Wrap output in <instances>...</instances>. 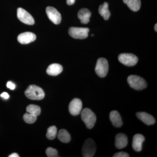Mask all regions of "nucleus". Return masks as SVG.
Segmentation results:
<instances>
[{
  "label": "nucleus",
  "mask_w": 157,
  "mask_h": 157,
  "mask_svg": "<svg viewBox=\"0 0 157 157\" xmlns=\"http://www.w3.org/2000/svg\"><path fill=\"white\" fill-rule=\"evenodd\" d=\"M25 96L33 100H41L45 97V93L41 88L36 85H30L25 91Z\"/></svg>",
  "instance_id": "1"
},
{
  "label": "nucleus",
  "mask_w": 157,
  "mask_h": 157,
  "mask_svg": "<svg viewBox=\"0 0 157 157\" xmlns=\"http://www.w3.org/2000/svg\"><path fill=\"white\" fill-rule=\"evenodd\" d=\"M81 119L88 128L94 126L97 121L95 114L89 108H85L81 112Z\"/></svg>",
  "instance_id": "2"
},
{
  "label": "nucleus",
  "mask_w": 157,
  "mask_h": 157,
  "mask_svg": "<svg viewBox=\"0 0 157 157\" xmlns=\"http://www.w3.org/2000/svg\"><path fill=\"white\" fill-rule=\"evenodd\" d=\"M128 82L131 87L136 90H143L147 86L145 80L142 77L136 75L129 76Z\"/></svg>",
  "instance_id": "3"
},
{
  "label": "nucleus",
  "mask_w": 157,
  "mask_h": 157,
  "mask_svg": "<svg viewBox=\"0 0 157 157\" xmlns=\"http://www.w3.org/2000/svg\"><path fill=\"white\" fill-rule=\"evenodd\" d=\"M96 151V145L94 141L91 138L86 139L82 149V154L83 157H94Z\"/></svg>",
  "instance_id": "4"
},
{
  "label": "nucleus",
  "mask_w": 157,
  "mask_h": 157,
  "mask_svg": "<svg viewBox=\"0 0 157 157\" xmlns=\"http://www.w3.org/2000/svg\"><path fill=\"white\" fill-rule=\"evenodd\" d=\"M109 64L107 60L104 58L98 59L95 68L97 75L101 78H104L107 76Z\"/></svg>",
  "instance_id": "5"
},
{
  "label": "nucleus",
  "mask_w": 157,
  "mask_h": 157,
  "mask_svg": "<svg viewBox=\"0 0 157 157\" xmlns=\"http://www.w3.org/2000/svg\"><path fill=\"white\" fill-rule=\"evenodd\" d=\"M89 29L87 28L71 27L69 30V35L76 39H84L88 36Z\"/></svg>",
  "instance_id": "6"
},
{
  "label": "nucleus",
  "mask_w": 157,
  "mask_h": 157,
  "mask_svg": "<svg viewBox=\"0 0 157 157\" xmlns=\"http://www.w3.org/2000/svg\"><path fill=\"white\" fill-rule=\"evenodd\" d=\"M118 59L121 63L128 67L135 66L138 61V58L132 53L121 54L119 56Z\"/></svg>",
  "instance_id": "7"
},
{
  "label": "nucleus",
  "mask_w": 157,
  "mask_h": 157,
  "mask_svg": "<svg viewBox=\"0 0 157 157\" xmlns=\"http://www.w3.org/2000/svg\"><path fill=\"white\" fill-rule=\"evenodd\" d=\"M17 17L21 21L25 24L33 25L35 23V20L33 16L22 8L17 9Z\"/></svg>",
  "instance_id": "8"
},
{
  "label": "nucleus",
  "mask_w": 157,
  "mask_h": 157,
  "mask_svg": "<svg viewBox=\"0 0 157 157\" xmlns=\"http://www.w3.org/2000/svg\"><path fill=\"white\" fill-rule=\"evenodd\" d=\"M46 12L48 18L52 22L56 25L60 23L62 20L61 15L55 8L48 6L46 8Z\"/></svg>",
  "instance_id": "9"
},
{
  "label": "nucleus",
  "mask_w": 157,
  "mask_h": 157,
  "mask_svg": "<svg viewBox=\"0 0 157 157\" xmlns=\"http://www.w3.org/2000/svg\"><path fill=\"white\" fill-rule=\"evenodd\" d=\"M82 107V104L81 100L75 98L72 100L69 104V111L72 115H78L81 112Z\"/></svg>",
  "instance_id": "10"
},
{
  "label": "nucleus",
  "mask_w": 157,
  "mask_h": 157,
  "mask_svg": "<svg viewBox=\"0 0 157 157\" xmlns=\"http://www.w3.org/2000/svg\"><path fill=\"white\" fill-rule=\"evenodd\" d=\"M36 39V35L31 32H25L18 35L17 40L22 44H27L34 42Z\"/></svg>",
  "instance_id": "11"
},
{
  "label": "nucleus",
  "mask_w": 157,
  "mask_h": 157,
  "mask_svg": "<svg viewBox=\"0 0 157 157\" xmlns=\"http://www.w3.org/2000/svg\"><path fill=\"white\" fill-rule=\"evenodd\" d=\"M145 140V138L141 134H136L134 135L132 142V147L135 151H141L142 148V144Z\"/></svg>",
  "instance_id": "12"
},
{
  "label": "nucleus",
  "mask_w": 157,
  "mask_h": 157,
  "mask_svg": "<svg viewBox=\"0 0 157 157\" xmlns=\"http://www.w3.org/2000/svg\"><path fill=\"white\" fill-rule=\"evenodd\" d=\"M136 116L139 119L147 125L154 124L155 122V120L153 117L146 112L137 113H136Z\"/></svg>",
  "instance_id": "13"
},
{
  "label": "nucleus",
  "mask_w": 157,
  "mask_h": 157,
  "mask_svg": "<svg viewBox=\"0 0 157 157\" xmlns=\"http://www.w3.org/2000/svg\"><path fill=\"white\" fill-rule=\"evenodd\" d=\"M128 144V137L123 133L118 134L116 136L115 146L118 149L124 148Z\"/></svg>",
  "instance_id": "14"
},
{
  "label": "nucleus",
  "mask_w": 157,
  "mask_h": 157,
  "mask_svg": "<svg viewBox=\"0 0 157 157\" xmlns=\"http://www.w3.org/2000/svg\"><path fill=\"white\" fill-rule=\"evenodd\" d=\"M109 119L114 127L120 128L122 126V120L118 111L116 110L111 111L109 113Z\"/></svg>",
  "instance_id": "15"
},
{
  "label": "nucleus",
  "mask_w": 157,
  "mask_h": 157,
  "mask_svg": "<svg viewBox=\"0 0 157 157\" xmlns=\"http://www.w3.org/2000/svg\"><path fill=\"white\" fill-rule=\"evenodd\" d=\"M91 12L87 9H80L78 13V17L82 23L86 24L90 21Z\"/></svg>",
  "instance_id": "16"
},
{
  "label": "nucleus",
  "mask_w": 157,
  "mask_h": 157,
  "mask_svg": "<svg viewBox=\"0 0 157 157\" xmlns=\"http://www.w3.org/2000/svg\"><path fill=\"white\" fill-rule=\"evenodd\" d=\"M63 68L61 65L57 63H53L48 66L46 72L51 76H57L63 71Z\"/></svg>",
  "instance_id": "17"
},
{
  "label": "nucleus",
  "mask_w": 157,
  "mask_h": 157,
  "mask_svg": "<svg viewBox=\"0 0 157 157\" xmlns=\"http://www.w3.org/2000/svg\"><path fill=\"white\" fill-rule=\"evenodd\" d=\"M109 5L108 3L104 2L99 7V12L104 19L107 20L110 16V11L108 9Z\"/></svg>",
  "instance_id": "18"
},
{
  "label": "nucleus",
  "mask_w": 157,
  "mask_h": 157,
  "mask_svg": "<svg viewBox=\"0 0 157 157\" xmlns=\"http://www.w3.org/2000/svg\"><path fill=\"white\" fill-rule=\"evenodd\" d=\"M123 2L133 11H137L140 9V0H123Z\"/></svg>",
  "instance_id": "19"
},
{
  "label": "nucleus",
  "mask_w": 157,
  "mask_h": 157,
  "mask_svg": "<svg viewBox=\"0 0 157 157\" xmlns=\"http://www.w3.org/2000/svg\"><path fill=\"white\" fill-rule=\"evenodd\" d=\"M58 138L61 142L65 143H68L71 140L70 134L65 129H61L59 131Z\"/></svg>",
  "instance_id": "20"
},
{
  "label": "nucleus",
  "mask_w": 157,
  "mask_h": 157,
  "mask_svg": "<svg viewBox=\"0 0 157 157\" xmlns=\"http://www.w3.org/2000/svg\"><path fill=\"white\" fill-rule=\"evenodd\" d=\"M27 112L37 117L41 113V108L37 105L31 104L29 105L26 108Z\"/></svg>",
  "instance_id": "21"
},
{
  "label": "nucleus",
  "mask_w": 157,
  "mask_h": 157,
  "mask_svg": "<svg viewBox=\"0 0 157 157\" xmlns=\"http://www.w3.org/2000/svg\"><path fill=\"white\" fill-rule=\"evenodd\" d=\"M57 133V129L56 127L55 126H52L49 127L47 130L46 137L49 140H53L56 137Z\"/></svg>",
  "instance_id": "22"
},
{
  "label": "nucleus",
  "mask_w": 157,
  "mask_h": 157,
  "mask_svg": "<svg viewBox=\"0 0 157 157\" xmlns=\"http://www.w3.org/2000/svg\"><path fill=\"white\" fill-rule=\"evenodd\" d=\"M23 119L27 123L33 124L36 121L37 117L27 113L24 115Z\"/></svg>",
  "instance_id": "23"
},
{
  "label": "nucleus",
  "mask_w": 157,
  "mask_h": 157,
  "mask_svg": "<svg viewBox=\"0 0 157 157\" xmlns=\"http://www.w3.org/2000/svg\"><path fill=\"white\" fill-rule=\"evenodd\" d=\"M46 154L48 157H59L58 151L52 147H48L46 150Z\"/></svg>",
  "instance_id": "24"
},
{
  "label": "nucleus",
  "mask_w": 157,
  "mask_h": 157,
  "mask_svg": "<svg viewBox=\"0 0 157 157\" xmlns=\"http://www.w3.org/2000/svg\"><path fill=\"white\" fill-rule=\"evenodd\" d=\"M113 157H129V155L125 152H119L113 155Z\"/></svg>",
  "instance_id": "25"
},
{
  "label": "nucleus",
  "mask_w": 157,
  "mask_h": 157,
  "mask_svg": "<svg viewBox=\"0 0 157 157\" xmlns=\"http://www.w3.org/2000/svg\"><path fill=\"white\" fill-rule=\"evenodd\" d=\"M7 87L8 88L10 89V90H14L15 88V87H16V86L12 82L9 81L7 82Z\"/></svg>",
  "instance_id": "26"
},
{
  "label": "nucleus",
  "mask_w": 157,
  "mask_h": 157,
  "mask_svg": "<svg viewBox=\"0 0 157 157\" xmlns=\"http://www.w3.org/2000/svg\"><path fill=\"white\" fill-rule=\"evenodd\" d=\"M1 97H2V98H4V99H6V100L9 99V94L6 92H4L2 94H1Z\"/></svg>",
  "instance_id": "27"
},
{
  "label": "nucleus",
  "mask_w": 157,
  "mask_h": 157,
  "mask_svg": "<svg viewBox=\"0 0 157 157\" xmlns=\"http://www.w3.org/2000/svg\"><path fill=\"white\" fill-rule=\"evenodd\" d=\"M75 1L76 0H67V5L71 6V5H73L75 3Z\"/></svg>",
  "instance_id": "28"
},
{
  "label": "nucleus",
  "mask_w": 157,
  "mask_h": 157,
  "mask_svg": "<svg viewBox=\"0 0 157 157\" xmlns=\"http://www.w3.org/2000/svg\"><path fill=\"white\" fill-rule=\"evenodd\" d=\"M9 157H19V155L16 153H14L12 154L11 155L9 156Z\"/></svg>",
  "instance_id": "29"
},
{
  "label": "nucleus",
  "mask_w": 157,
  "mask_h": 157,
  "mask_svg": "<svg viewBox=\"0 0 157 157\" xmlns=\"http://www.w3.org/2000/svg\"><path fill=\"white\" fill-rule=\"evenodd\" d=\"M157 24H156L155 25V31H156V32H157Z\"/></svg>",
  "instance_id": "30"
}]
</instances>
